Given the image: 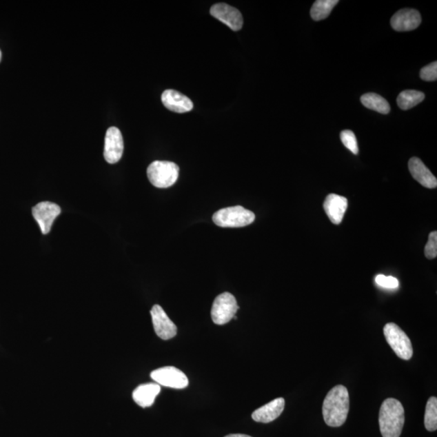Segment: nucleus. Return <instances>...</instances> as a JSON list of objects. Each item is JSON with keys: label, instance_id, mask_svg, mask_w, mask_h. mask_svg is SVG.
Returning <instances> with one entry per match:
<instances>
[{"label": "nucleus", "instance_id": "1", "mask_svg": "<svg viewBox=\"0 0 437 437\" xmlns=\"http://www.w3.org/2000/svg\"><path fill=\"white\" fill-rule=\"evenodd\" d=\"M349 408L347 389L341 385H336L324 399L323 414L325 424L333 427L342 426L347 420Z\"/></svg>", "mask_w": 437, "mask_h": 437}, {"label": "nucleus", "instance_id": "2", "mask_svg": "<svg viewBox=\"0 0 437 437\" xmlns=\"http://www.w3.org/2000/svg\"><path fill=\"white\" fill-rule=\"evenodd\" d=\"M405 412L402 403L395 398L385 399L379 413V425L383 437H399L402 434Z\"/></svg>", "mask_w": 437, "mask_h": 437}, {"label": "nucleus", "instance_id": "3", "mask_svg": "<svg viewBox=\"0 0 437 437\" xmlns=\"http://www.w3.org/2000/svg\"><path fill=\"white\" fill-rule=\"evenodd\" d=\"M212 220L218 227H241L254 221V213L241 206L221 209L214 214Z\"/></svg>", "mask_w": 437, "mask_h": 437}, {"label": "nucleus", "instance_id": "4", "mask_svg": "<svg viewBox=\"0 0 437 437\" xmlns=\"http://www.w3.org/2000/svg\"><path fill=\"white\" fill-rule=\"evenodd\" d=\"M147 174L154 187L168 188L178 180L179 167L174 162L156 161L148 166Z\"/></svg>", "mask_w": 437, "mask_h": 437}, {"label": "nucleus", "instance_id": "5", "mask_svg": "<svg viewBox=\"0 0 437 437\" xmlns=\"http://www.w3.org/2000/svg\"><path fill=\"white\" fill-rule=\"evenodd\" d=\"M384 334L389 345L399 358L409 360L413 356V347L410 338L398 325L387 323L384 327Z\"/></svg>", "mask_w": 437, "mask_h": 437}, {"label": "nucleus", "instance_id": "6", "mask_svg": "<svg viewBox=\"0 0 437 437\" xmlns=\"http://www.w3.org/2000/svg\"><path fill=\"white\" fill-rule=\"evenodd\" d=\"M239 306L234 295L230 292H224L218 295L212 308V319L216 325H225L230 323L238 312Z\"/></svg>", "mask_w": 437, "mask_h": 437}, {"label": "nucleus", "instance_id": "7", "mask_svg": "<svg viewBox=\"0 0 437 437\" xmlns=\"http://www.w3.org/2000/svg\"><path fill=\"white\" fill-rule=\"evenodd\" d=\"M151 378L163 387L184 389L188 387L189 380L183 371L175 367H163L151 373Z\"/></svg>", "mask_w": 437, "mask_h": 437}, {"label": "nucleus", "instance_id": "8", "mask_svg": "<svg viewBox=\"0 0 437 437\" xmlns=\"http://www.w3.org/2000/svg\"><path fill=\"white\" fill-rule=\"evenodd\" d=\"M32 213L38 222L41 234L45 235L50 232L55 218L61 214V208L57 203L41 202L32 207Z\"/></svg>", "mask_w": 437, "mask_h": 437}, {"label": "nucleus", "instance_id": "9", "mask_svg": "<svg viewBox=\"0 0 437 437\" xmlns=\"http://www.w3.org/2000/svg\"><path fill=\"white\" fill-rule=\"evenodd\" d=\"M151 316L153 327L158 337L163 341H169L176 336L178 328L161 305H156L152 307Z\"/></svg>", "mask_w": 437, "mask_h": 437}, {"label": "nucleus", "instance_id": "10", "mask_svg": "<svg viewBox=\"0 0 437 437\" xmlns=\"http://www.w3.org/2000/svg\"><path fill=\"white\" fill-rule=\"evenodd\" d=\"M123 150V138L120 130L115 127L110 128L105 139V160L109 164H115L122 158Z\"/></svg>", "mask_w": 437, "mask_h": 437}, {"label": "nucleus", "instance_id": "11", "mask_svg": "<svg viewBox=\"0 0 437 437\" xmlns=\"http://www.w3.org/2000/svg\"><path fill=\"white\" fill-rule=\"evenodd\" d=\"M212 16L229 26L232 30L238 31L243 26V17L238 9L227 3H216L211 8Z\"/></svg>", "mask_w": 437, "mask_h": 437}, {"label": "nucleus", "instance_id": "12", "mask_svg": "<svg viewBox=\"0 0 437 437\" xmlns=\"http://www.w3.org/2000/svg\"><path fill=\"white\" fill-rule=\"evenodd\" d=\"M420 12L415 9H402L395 13L392 18V26L398 32L411 31L421 24Z\"/></svg>", "mask_w": 437, "mask_h": 437}, {"label": "nucleus", "instance_id": "13", "mask_svg": "<svg viewBox=\"0 0 437 437\" xmlns=\"http://www.w3.org/2000/svg\"><path fill=\"white\" fill-rule=\"evenodd\" d=\"M347 206V199L336 194H329L323 203V208L329 220L334 225L341 224L345 215Z\"/></svg>", "mask_w": 437, "mask_h": 437}, {"label": "nucleus", "instance_id": "14", "mask_svg": "<svg viewBox=\"0 0 437 437\" xmlns=\"http://www.w3.org/2000/svg\"><path fill=\"white\" fill-rule=\"evenodd\" d=\"M161 100L167 109L175 113H187L194 108L193 102L189 97L173 90L163 92Z\"/></svg>", "mask_w": 437, "mask_h": 437}, {"label": "nucleus", "instance_id": "15", "mask_svg": "<svg viewBox=\"0 0 437 437\" xmlns=\"http://www.w3.org/2000/svg\"><path fill=\"white\" fill-rule=\"evenodd\" d=\"M409 170L415 180L423 187L434 189L437 187V180L431 172L418 157H412L408 163Z\"/></svg>", "mask_w": 437, "mask_h": 437}, {"label": "nucleus", "instance_id": "16", "mask_svg": "<svg viewBox=\"0 0 437 437\" xmlns=\"http://www.w3.org/2000/svg\"><path fill=\"white\" fill-rule=\"evenodd\" d=\"M285 400L278 398L270 402L262 407L257 409L252 414L254 421L268 424L280 417L283 410H285Z\"/></svg>", "mask_w": 437, "mask_h": 437}, {"label": "nucleus", "instance_id": "17", "mask_svg": "<svg viewBox=\"0 0 437 437\" xmlns=\"http://www.w3.org/2000/svg\"><path fill=\"white\" fill-rule=\"evenodd\" d=\"M161 392V387L158 384L148 383L139 385L134 390L132 397L139 406L143 408L150 407L155 402L158 394Z\"/></svg>", "mask_w": 437, "mask_h": 437}, {"label": "nucleus", "instance_id": "18", "mask_svg": "<svg viewBox=\"0 0 437 437\" xmlns=\"http://www.w3.org/2000/svg\"><path fill=\"white\" fill-rule=\"evenodd\" d=\"M360 101L366 108L383 114L389 113L390 106L389 102L378 94H366L360 97Z\"/></svg>", "mask_w": 437, "mask_h": 437}, {"label": "nucleus", "instance_id": "19", "mask_svg": "<svg viewBox=\"0 0 437 437\" xmlns=\"http://www.w3.org/2000/svg\"><path fill=\"white\" fill-rule=\"evenodd\" d=\"M425 99V94L416 90H405L398 96L397 103L399 108L407 110L421 103Z\"/></svg>", "mask_w": 437, "mask_h": 437}, {"label": "nucleus", "instance_id": "20", "mask_svg": "<svg viewBox=\"0 0 437 437\" xmlns=\"http://www.w3.org/2000/svg\"><path fill=\"white\" fill-rule=\"evenodd\" d=\"M338 3V0H318L311 8L310 15L316 21L324 20L329 17Z\"/></svg>", "mask_w": 437, "mask_h": 437}, {"label": "nucleus", "instance_id": "21", "mask_svg": "<svg viewBox=\"0 0 437 437\" xmlns=\"http://www.w3.org/2000/svg\"><path fill=\"white\" fill-rule=\"evenodd\" d=\"M425 425L427 431H435L437 429V398L436 397H431L427 400Z\"/></svg>", "mask_w": 437, "mask_h": 437}, {"label": "nucleus", "instance_id": "22", "mask_svg": "<svg viewBox=\"0 0 437 437\" xmlns=\"http://www.w3.org/2000/svg\"><path fill=\"white\" fill-rule=\"evenodd\" d=\"M341 139L343 145L345 146L348 150H350L353 154H358L359 148H358L357 139L353 132L349 131V130H345V131L341 132Z\"/></svg>", "mask_w": 437, "mask_h": 437}, {"label": "nucleus", "instance_id": "23", "mask_svg": "<svg viewBox=\"0 0 437 437\" xmlns=\"http://www.w3.org/2000/svg\"><path fill=\"white\" fill-rule=\"evenodd\" d=\"M425 254L427 259H434L437 256V232L436 231L431 232L429 234Z\"/></svg>", "mask_w": 437, "mask_h": 437}, {"label": "nucleus", "instance_id": "24", "mask_svg": "<svg viewBox=\"0 0 437 437\" xmlns=\"http://www.w3.org/2000/svg\"><path fill=\"white\" fill-rule=\"evenodd\" d=\"M420 78L425 81H435L437 79V63L434 62L423 68Z\"/></svg>", "mask_w": 437, "mask_h": 437}, {"label": "nucleus", "instance_id": "25", "mask_svg": "<svg viewBox=\"0 0 437 437\" xmlns=\"http://www.w3.org/2000/svg\"><path fill=\"white\" fill-rule=\"evenodd\" d=\"M376 285L389 289H394L398 287L399 283L396 278L393 276H385L384 275H378L375 278Z\"/></svg>", "mask_w": 437, "mask_h": 437}, {"label": "nucleus", "instance_id": "26", "mask_svg": "<svg viewBox=\"0 0 437 437\" xmlns=\"http://www.w3.org/2000/svg\"><path fill=\"white\" fill-rule=\"evenodd\" d=\"M225 437H252L248 435H245V434H230V435H227Z\"/></svg>", "mask_w": 437, "mask_h": 437}, {"label": "nucleus", "instance_id": "27", "mask_svg": "<svg viewBox=\"0 0 437 437\" xmlns=\"http://www.w3.org/2000/svg\"><path fill=\"white\" fill-rule=\"evenodd\" d=\"M1 59H2V53H1V50H0V61H1Z\"/></svg>", "mask_w": 437, "mask_h": 437}]
</instances>
